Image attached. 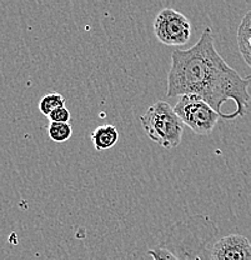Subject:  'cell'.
Masks as SVG:
<instances>
[{
	"mask_svg": "<svg viewBox=\"0 0 251 260\" xmlns=\"http://www.w3.org/2000/svg\"><path fill=\"white\" fill-rule=\"evenodd\" d=\"M250 77H241L218 53L210 28L202 31L195 45L171 53L167 74V96L194 94L209 103L220 118L225 119L223 105L233 100L236 110L231 120L245 116L250 104Z\"/></svg>",
	"mask_w": 251,
	"mask_h": 260,
	"instance_id": "1",
	"label": "cell"
},
{
	"mask_svg": "<svg viewBox=\"0 0 251 260\" xmlns=\"http://www.w3.org/2000/svg\"><path fill=\"white\" fill-rule=\"evenodd\" d=\"M217 235V224L207 216L195 214L172 224L148 254L154 260H205L202 255H209L207 246Z\"/></svg>",
	"mask_w": 251,
	"mask_h": 260,
	"instance_id": "2",
	"label": "cell"
},
{
	"mask_svg": "<svg viewBox=\"0 0 251 260\" xmlns=\"http://www.w3.org/2000/svg\"><path fill=\"white\" fill-rule=\"evenodd\" d=\"M140 123L148 138L164 149H175L182 143L184 123L167 102L158 100L150 105Z\"/></svg>",
	"mask_w": 251,
	"mask_h": 260,
	"instance_id": "3",
	"label": "cell"
},
{
	"mask_svg": "<svg viewBox=\"0 0 251 260\" xmlns=\"http://www.w3.org/2000/svg\"><path fill=\"white\" fill-rule=\"evenodd\" d=\"M184 125L189 126L195 134L209 135L217 128L220 115L214 108L194 94H185L180 96L174 107Z\"/></svg>",
	"mask_w": 251,
	"mask_h": 260,
	"instance_id": "4",
	"label": "cell"
},
{
	"mask_svg": "<svg viewBox=\"0 0 251 260\" xmlns=\"http://www.w3.org/2000/svg\"><path fill=\"white\" fill-rule=\"evenodd\" d=\"M154 34L159 42L169 47H182L191 37V24L184 14L171 8L160 10L154 19Z\"/></svg>",
	"mask_w": 251,
	"mask_h": 260,
	"instance_id": "5",
	"label": "cell"
},
{
	"mask_svg": "<svg viewBox=\"0 0 251 260\" xmlns=\"http://www.w3.org/2000/svg\"><path fill=\"white\" fill-rule=\"evenodd\" d=\"M210 260H251V243L245 235L229 234L219 239L209 254Z\"/></svg>",
	"mask_w": 251,
	"mask_h": 260,
	"instance_id": "6",
	"label": "cell"
},
{
	"mask_svg": "<svg viewBox=\"0 0 251 260\" xmlns=\"http://www.w3.org/2000/svg\"><path fill=\"white\" fill-rule=\"evenodd\" d=\"M90 139L96 151L109 150L118 143L119 133L114 125H101L91 133Z\"/></svg>",
	"mask_w": 251,
	"mask_h": 260,
	"instance_id": "7",
	"label": "cell"
},
{
	"mask_svg": "<svg viewBox=\"0 0 251 260\" xmlns=\"http://www.w3.org/2000/svg\"><path fill=\"white\" fill-rule=\"evenodd\" d=\"M237 47L242 59L251 67V9L245 14L237 29Z\"/></svg>",
	"mask_w": 251,
	"mask_h": 260,
	"instance_id": "8",
	"label": "cell"
},
{
	"mask_svg": "<svg viewBox=\"0 0 251 260\" xmlns=\"http://www.w3.org/2000/svg\"><path fill=\"white\" fill-rule=\"evenodd\" d=\"M48 134L53 142L55 143H65L71 138L73 126L69 123H54L50 121Z\"/></svg>",
	"mask_w": 251,
	"mask_h": 260,
	"instance_id": "9",
	"label": "cell"
},
{
	"mask_svg": "<svg viewBox=\"0 0 251 260\" xmlns=\"http://www.w3.org/2000/svg\"><path fill=\"white\" fill-rule=\"evenodd\" d=\"M65 107V98L59 93H50L43 96L39 102V110L43 115L48 116L53 110Z\"/></svg>",
	"mask_w": 251,
	"mask_h": 260,
	"instance_id": "10",
	"label": "cell"
},
{
	"mask_svg": "<svg viewBox=\"0 0 251 260\" xmlns=\"http://www.w3.org/2000/svg\"><path fill=\"white\" fill-rule=\"evenodd\" d=\"M48 118H49L50 121H54V123H69L71 114H70L66 107H60L58 109L53 110L48 115Z\"/></svg>",
	"mask_w": 251,
	"mask_h": 260,
	"instance_id": "11",
	"label": "cell"
}]
</instances>
